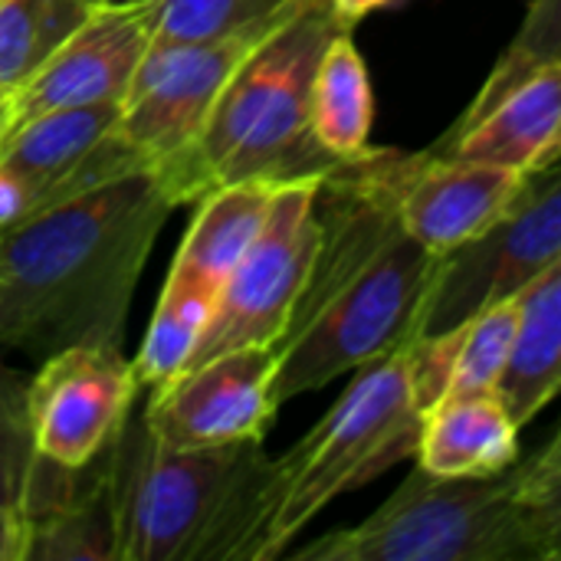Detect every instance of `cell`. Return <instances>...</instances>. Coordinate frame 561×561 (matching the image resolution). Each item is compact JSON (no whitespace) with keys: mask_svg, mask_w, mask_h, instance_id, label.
<instances>
[{"mask_svg":"<svg viewBox=\"0 0 561 561\" xmlns=\"http://www.w3.org/2000/svg\"><path fill=\"white\" fill-rule=\"evenodd\" d=\"M316 210L319 250L276 345V408L408 345L440 263L401 224L391 151L371 148L329 171Z\"/></svg>","mask_w":561,"mask_h":561,"instance_id":"cell-1","label":"cell"},{"mask_svg":"<svg viewBox=\"0 0 561 561\" xmlns=\"http://www.w3.org/2000/svg\"><path fill=\"white\" fill-rule=\"evenodd\" d=\"M178 210L151 171L62 201L0 233V348L49 358L122 348L138 279Z\"/></svg>","mask_w":561,"mask_h":561,"instance_id":"cell-2","label":"cell"},{"mask_svg":"<svg viewBox=\"0 0 561 561\" xmlns=\"http://www.w3.org/2000/svg\"><path fill=\"white\" fill-rule=\"evenodd\" d=\"M266 463L260 440L171 450L131 414L112 444L118 561H250Z\"/></svg>","mask_w":561,"mask_h":561,"instance_id":"cell-3","label":"cell"},{"mask_svg":"<svg viewBox=\"0 0 561 561\" xmlns=\"http://www.w3.org/2000/svg\"><path fill=\"white\" fill-rule=\"evenodd\" d=\"M421 427L404 348L358 368L342 398L283 457H270L250 561L283 559L322 510L414 460Z\"/></svg>","mask_w":561,"mask_h":561,"instance_id":"cell-4","label":"cell"},{"mask_svg":"<svg viewBox=\"0 0 561 561\" xmlns=\"http://www.w3.org/2000/svg\"><path fill=\"white\" fill-rule=\"evenodd\" d=\"M352 30L332 0H306L233 72L197 148V184L240 181L286 184L325 178L342 161L329 154L309 125L316 66L335 33Z\"/></svg>","mask_w":561,"mask_h":561,"instance_id":"cell-5","label":"cell"},{"mask_svg":"<svg viewBox=\"0 0 561 561\" xmlns=\"http://www.w3.org/2000/svg\"><path fill=\"white\" fill-rule=\"evenodd\" d=\"M296 561H536L519 510V463L493 477L417 467L368 519L319 536Z\"/></svg>","mask_w":561,"mask_h":561,"instance_id":"cell-6","label":"cell"},{"mask_svg":"<svg viewBox=\"0 0 561 561\" xmlns=\"http://www.w3.org/2000/svg\"><path fill=\"white\" fill-rule=\"evenodd\" d=\"M302 3L306 0H296L276 16L220 36L171 46L151 43L122 99L118 125L178 207L204 197L197 184V148L233 72Z\"/></svg>","mask_w":561,"mask_h":561,"instance_id":"cell-7","label":"cell"},{"mask_svg":"<svg viewBox=\"0 0 561 561\" xmlns=\"http://www.w3.org/2000/svg\"><path fill=\"white\" fill-rule=\"evenodd\" d=\"M322 178L276 187L263 230L220 289L187 368L240 348H276L309 279L322 224L316 210Z\"/></svg>","mask_w":561,"mask_h":561,"instance_id":"cell-8","label":"cell"},{"mask_svg":"<svg viewBox=\"0 0 561 561\" xmlns=\"http://www.w3.org/2000/svg\"><path fill=\"white\" fill-rule=\"evenodd\" d=\"M118 115L122 102H99L10 128L0 141V233L108 181L151 171Z\"/></svg>","mask_w":561,"mask_h":561,"instance_id":"cell-9","label":"cell"},{"mask_svg":"<svg viewBox=\"0 0 561 561\" xmlns=\"http://www.w3.org/2000/svg\"><path fill=\"white\" fill-rule=\"evenodd\" d=\"M561 256V168L533 174L523 197L480 237L437 263L414 339L463 325L480 309L519 296Z\"/></svg>","mask_w":561,"mask_h":561,"instance_id":"cell-10","label":"cell"},{"mask_svg":"<svg viewBox=\"0 0 561 561\" xmlns=\"http://www.w3.org/2000/svg\"><path fill=\"white\" fill-rule=\"evenodd\" d=\"M279 348H240L184 368L148 391V434L171 450H204L266 440L276 417L273 378Z\"/></svg>","mask_w":561,"mask_h":561,"instance_id":"cell-11","label":"cell"},{"mask_svg":"<svg viewBox=\"0 0 561 561\" xmlns=\"http://www.w3.org/2000/svg\"><path fill=\"white\" fill-rule=\"evenodd\" d=\"M141 391L122 348L76 345L43 358L30 378V424L36 454L62 467H85L122 434Z\"/></svg>","mask_w":561,"mask_h":561,"instance_id":"cell-12","label":"cell"},{"mask_svg":"<svg viewBox=\"0 0 561 561\" xmlns=\"http://www.w3.org/2000/svg\"><path fill=\"white\" fill-rule=\"evenodd\" d=\"M158 36V0H95L53 56L13 89V128L46 112L122 102Z\"/></svg>","mask_w":561,"mask_h":561,"instance_id":"cell-13","label":"cell"},{"mask_svg":"<svg viewBox=\"0 0 561 561\" xmlns=\"http://www.w3.org/2000/svg\"><path fill=\"white\" fill-rule=\"evenodd\" d=\"M391 181L401 224L437 256L493 227L529 187V174L447 154L391 151Z\"/></svg>","mask_w":561,"mask_h":561,"instance_id":"cell-14","label":"cell"},{"mask_svg":"<svg viewBox=\"0 0 561 561\" xmlns=\"http://www.w3.org/2000/svg\"><path fill=\"white\" fill-rule=\"evenodd\" d=\"M20 516L23 561H118L112 447L85 467H62L36 454Z\"/></svg>","mask_w":561,"mask_h":561,"instance_id":"cell-15","label":"cell"},{"mask_svg":"<svg viewBox=\"0 0 561 561\" xmlns=\"http://www.w3.org/2000/svg\"><path fill=\"white\" fill-rule=\"evenodd\" d=\"M431 154L542 174L561 161V62L539 66L480 115L454 122Z\"/></svg>","mask_w":561,"mask_h":561,"instance_id":"cell-16","label":"cell"},{"mask_svg":"<svg viewBox=\"0 0 561 561\" xmlns=\"http://www.w3.org/2000/svg\"><path fill=\"white\" fill-rule=\"evenodd\" d=\"M519 431L500 391L447 394L424 414L414 460L437 477H493L519 463Z\"/></svg>","mask_w":561,"mask_h":561,"instance_id":"cell-17","label":"cell"},{"mask_svg":"<svg viewBox=\"0 0 561 561\" xmlns=\"http://www.w3.org/2000/svg\"><path fill=\"white\" fill-rule=\"evenodd\" d=\"M276 187L279 184L270 181H240L214 187L207 197H201L197 217L174 253L168 279L194 286L217 302L230 273L263 230Z\"/></svg>","mask_w":561,"mask_h":561,"instance_id":"cell-18","label":"cell"},{"mask_svg":"<svg viewBox=\"0 0 561 561\" xmlns=\"http://www.w3.org/2000/svg\"><path fill=\"white\" fill-rule=\"evenodd\" d=\"M519 342L500 398L526 427L561 394V256L519 293Z\"/></svg>","mask_w":561,"mask_h":561,"instance_id":"cell-19","label":"cell"},{"mask_svg":"<svg viewBox=\"0 0 561 561\" xmlns=\"http://www.w3.org/2000/svg\"><path fill=\"white\" fill-rule=\"evenodd\" d=\"M309 125L316 141L339 161H352L371 151L375 92L352 30L335 33L316 66Z\"/></svg>","mask_w":561,"mask_h":561,"instance_id":"cell-20","label":"cell"},{"mask_svg":"<svg viewBox=\"0 0 561 561\" xmlns=\"http://www.w3.org/2000/svg\"><path fill=\"white\" fill-rule=\"evenodd\" d=\"M214 312V299L194 286H181L164 279V289L158 296L151 325L141 339L138 355L131 358L135 365V378L141 388H158L164 381H171L174 375H181L197 345L201 335L207 329V319Z\"/></svg>","mask_w":561,"mask_h":561,"instance_id":"cell-21","label":"cell"},{"mask_svg":"<svg viewBox=\"0 0 561 561\" xmlns=\"http://www.w3.org/2000/svg\"><path fill=\"white\" fill-rule=\"evenodd\" d=\"M95 0H3L0 3V85L26 82L53 49L85 20Z\"/></svg>","mask_w":561,"mask_h":561,"instance_id":"cell-22","label":"cell"},{"mask_svg":"<svg viewBox=\"0 0 561 561\" xmlns=\"http://www.w3.org/2000/svg\"><path fill=\"white\" fill-rule=\"evenodd\" d=\"M519 296L493 302L454 329V362L447 394L500 391L519 342Z\"/></svg>","mask_w":561,"mask_h":561,"instance_id":"cell-23","label":"cell"},{"mask_svg":"<svg viewBox=\"0 0 561 561\" xmlns=\"http://www.w3.org/2000/svg\"><path fill=\"white\" fill-rule=\"evenodd\" d=\"M549 62H561V0H533L513 43L496 59L493 72L483 79L480 92L457 122L480 115L490 102H496L503 92H510L516 82Z\"/></svg>","mask_w":561,"mask_h":561,"instance_id":"cell-24","label":"cell"},{"mask_svg":"<svg viewBox=\"0 0 561 561\" xmlns=\"http://www.w3.org/2000/svg\"><path fill=\"white\" fill-rule=\"evenodd\" d=\"M33 460L36 444L30 424V378L0 358V506L16 516L23 513Z\"/></svg>","mask_w":561,"mask_h":561,"instance_id":"cell-25","label":"cell"},{"mask_svg":"<svg viewBox=\"0 0 561 561\" xmlns=\"http://www.w3.org/2000/svg\"><path fill=\"white\" fill-rule=\"evenodd\" d=\"M296 0H158L154 43H194L266 20Z\"/></svg>","mask_w":561,"mask_h":561,"instance_id":"cell-26","label":"cell"},{"mask_svg":"<svg viewBox=\"0 0 561 561\" xmlns=\"http://www.w3.org/2000/svg\"><path fill=\"white\" fill-rule=\"evenodd\" d=\"M519 510L536 561H561V467L519 463Z\"/></svg>","mask_w":561,"mask_h":561,"instance_id":"cell-27","label":"cell"},{"mask_svg":"<svg viewBox=\"0 0 561 561\" xmlns=\"http://www.w3.org/2000/svg\"><path fill=\"white\" fill-rule=\"evenodd\" d=\"M26 526L16 513L0 506V561H23Z\"/></svg>","mask_w":561,"mask_h":561,"instance_id":"cell-28","label":"cell"},{"mask_svg":"<svg viewBox=\"0 0 561 561\" xmlns=\"http://www.w3.org/2000/svg\"><path fill=\"white\" fill-rule=\"evenodd\" d=\"M335 3V13L348 23V26H355L358 20H365L368 13H375V10H381V7H388V3H394V0H332Z\"/></svg>","mask_w":561,"mask_h":561,"instance_id":"cell-29","label":"cell"},{"mask_svg":"<svg viewBox=\"0 0 561 561\" xmlns=\"http://www.w3.org/2000/svg\"><path fill=\"white\" fill-rule=\"evenodd\" d=\"M526 463H533V467H561V427L552 434V440L542 450H536Z\"/></svg>","mask_w":561,"mask_h":561,"instance_id":"cell-30","label":"cell"},{"mask_svg":"<svg viewBox=\"0 0 561 561\" xmlns=\"http://www.w3.org/2000/svg\"><path fill=\"white\" fill-rule=\"evenodd\" d=\"M13 128V89L0 85V141Z\"/></svg>","mask_w":561,"mask_h":561,"instance_id":"cell-31","label":"cell"},{"mask_svg":"<svg viewBox=\"0 0 561 561\" xmlns=\"http://www.w3.org/2000/svg\"><path fill=\"white\" fill-rule=\"evenodd\" d=\"M105 3H125V0H105Z\"/></svg>","mask_w":561,"mask_h":561,"instance_id":"cell-32","label":"cell"},{"mask_svg":"<svg viewBox=\"0 0 561 561\" xmlns=\"http://www.w3.org/2000/svg\"><path fill=\"white\" fill-rule=\"evenodd\" d=\"M556 168H561V161H559V164H556Z\"/></svg>","mask_w":561,"mask_h":561,"instance_id":"cell-33","label":"cell"},{"mask_svg":"<svg viewBox=\"0 0 561 561\" xmlns=\"http://www.w3.org/2000/svg\"><path fill=\"white\" fill-rule=\"evenodd\" d=\"M0 3H3V0H0Z\"/></svg>","mask_w":561,"mask_h":561,"instance_id":"cell-34","label":"cell"}]
</instances>
